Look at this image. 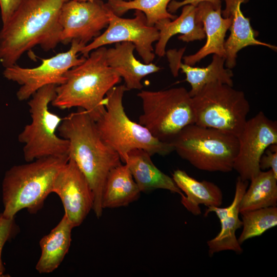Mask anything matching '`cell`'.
Listing matches in <instances>:
<instances>
[{
	"label": "cell",
	"mask_w": 277,
	"mask_h": 277,
	"mask_svg": "<svg viewBox=\"0 0 277 277\" xmlns=\"http://www.w3.org/2000/svg\"><path fill=\"white\" fill-rule=\"evenodd\" d=\"M137 96L143 109L138 123L162 142L169 143L184 127L194 124L192 97L184 87L142 90Z\"/></svg>",
	"instance_id": "obj_8"
},
{
	"label": "cell",
	"mask_w": 277,
	"mask_h": 277,
	"mask_svg": "<svg viewBox=\"0 0 277 277\" xmlns=\"http://www.w3.org/2000/svg\"><path fill=\"white\" fill-rule=\"evenodd\" d=\"M67 0H24L0 31V63L16 64L26 51L39 46L48 51L61 42L59 18Z\"/></svg>",
	"instance_id": "obj_1"
},
{
	"label": "cell",
	"mask_w": 277,
	"mask_h": 277,
	"mask_svg": "<svg viewBox=\"0 0 277 277\" xmlns=\"http://www.w3.org/2000/svg\"><path fill=\"white\" fill-rule=\"evenodd\" d=\"M259 166L261 171L271 170L277 177V144L267 148L260 158Z\"/></svg>",
	"instance_id": "obj_29"
},
{
	"label": "cell",
	"mask_w": 277,
	"mask_h": 277,
	"mask_svg": "<svg viewBox=\"0 0 277 277\" xmlns=\"http://www.w3.org/2000/svg\"><path fill=\"white\" fill-rule=\"evenodd\" d=\"M154 26L159 32V38L155 48V53L159 56L166 54V47L170 38L181 34L179 39L185 42L202 40L205 37L203 24L197 18L196 6L186 5L182 7L180 15L171 21L165 19L158 22Z\"/></svg>",
	"instance_id": "obj_21"
},
{
	"label": "cell",
	"mask_w": 277,
	"mask_h": 277,
	"mask_svg": "<svg viewBox=\"0 0 277 277\" xmlns=\"http://www.w3.org/2000/svg\"><path fill=\"white\" fill-rule=\"evenodd\" d=\"M172 179L184 193L181 202L184 207L194 215L201 214L200 205L221 207L223 195L220 188L214 183L206 180L199 181L181 169L175 170Z\"/></svg>",
	"instance_id": "obj_22"
},
{
	"label": "cell",
	"mask_w": 277,
	"mask_h": 277,
	"mask_svg": "<svg viewBox=\"0 0 277 277\" xmlns=\"http://www.w3.org/2000/svg\"><path fill=\"white\" fill-rule=\"evenodd\" d=\"M57 128L61 137L69 142V159L86 178L93 195L92 210L97 217L103 213L102 195L109 172L121 164L118 154L102 138L95 121L84 110L77 108Z\"/></svg>",
	"instance_id": "obj_2"
},
{
	"label": "cell",
	"mask_w": 277,
	"mask_h": 277,
	"mask_svg": "<svg viewBox=\"0 0 277 277\" xmlns=\"http://www.w3.org/2000/svg\"><path fill=\"white\" fill-rule=\"evenodd\" d=\"M109 10L106 3L101 0H67L60 14L61 42L66 44L77 40L87 45L108 25Z\"/></svg>",
	"instance_id": "obj_13"
},
{
	"label": "cell",
	"mask_w": 277,
	"mask_h": 277,
	"mask_svg": "<svg viewBox=\"0 0 277 277\" xmlns=\"http://www.w3.org/2000/svg\"><path fill=\"white\" fill-rule=\"evenodd\" d=\"M135 45L128 42L116 43L114 47L107 49L106 61L125 82L129 90H141L142 80L147 75L158 72L161 68L150 63L145 64L137 60L133 54Z\"/></svg>",
	"instance_id": "obj_19"
},
{
	"label": "cell",
	"mask_w": 277,
	"mask_h": 277,
	"mask_svg": "<svg viewBox=\"0 0 277 277\" xmlns=\"http://www.w3.org/2000/svg\"><path fill=\"white\" fill-rule=\"evenodd\" d=\"M109 18L106 30L82 49L83 56L86 58L92 51L106 45L128 42L135 45L144 63H152L155 57L152 44L158 41L159 32L155 26L147 25L144 13L135 10L134 17L125 18L109 9Z\"/></svg>",
	"instance_id": "obj_11"
},
{
	"label": "cell",
	"mask_w": 277,
	"mask_h": 277,
	"mask_svg": "<svg viewBox=\"0 0 277 277\" xmlns=\"http://www.w3.org/2000/svg\"><path fill=\"white\" fill-rule=\"evenodd\" d=\"M185 48L180 50H170L166 52L172 74L178 75L181 70L186 75L185 81L190 84L189 94L191 97L196 95L206 85L220 82L233 86V74L231 69L225 68V58L213 54L211 63L206 67H195L181 62Z\"/></svg>",
	"instance_id": "obj_17"
},
{
	"label": "cell",
	"mask_w": 277,
	"mask_h": 277,
	"mask_svg": "<svg viewBox=\"0 0 277 277\" xmlns=\"http://www.w3.org/2000/svg\"><path fill=\"white\" fill-rule=\"evenodd\" d=\"M141 193L128 166L121 163L108 175L102 195L103 208L128 206L137 200Z\"/></svg>",
	"instance_id": "obj_24"
},
{
	"label": "cell",
	"mask_w": 277,
	"mask_h": 277,
	"mask_svg": "<svg viewBox=\"0 0 277 277\" xmlns=\"http://www.w3.org/2000/svg\"><path fill=\"white\" fill-rule=\"evenodd\" d=\"M69 157L48 156L15 165L5 173L2 183L3 215L8 219L23 209L35 213L52 193L54 180Z\"/></svg>",
	"instance_id": "obj_4"
},
{
	"label": "cell",
	"mask_w": 277,
	"mask_h": 277,
	"mask_svg": "<svg viewBox=\"0 0 277 277\" xmlns=\"http://www.w3.org/2000/svg\"><path fill=\"white\" fill-rule=\"evenodd\" d=\"M240 205V213L277 206V177L270 169L261 171L250 180Z\"/></svg>",
	"instance_id": "obj_25"
},
{
	"label": "cell",
	"mask_w": 277,
	"mask_h": 277,
	"mask_svg": "<svg viewBox=\"0 0 277 277\" xmlns=\"http://www.w3.org/2000/svg\"><path fill=\"white\" fill-rule=\"evenodd\" d=\"M127 90L124 84L121 85L115 86L106 94L105 110L95 121L102 138L118 154L123 163L127 153L135 149L144 150L151 156L170 154L174 151L170 143L158 140L146 127L128 116L123 103Z\"/></svg>",
	"instance_id": "obj_5"
},
{
	"label": "cell",
	"mask_w": 277,
	"mask_h": 277,
	"mask_svg": "<svg viewBox=\"0 0 277 277\" xmlns=\"http://www.w3.org/2000/svg\"><path fill=\"white\" fill-rule=\"evenodd\" d=\"M242 231L238 239L240 245L245 241L261 235L277 225V207H269L241 213Z\"/></svg>",
	"instance_id": "obj_27"
},
{
	"label": "cell",
	"mask_w": 277,
	"mask_h": 277,
	"mask_svg": "<svg viewBox=\"0 0 277 277\" xmlns=\"http://www.w3.org/2000/svg\"><path fill=\"white\" fill-rule=\"evenodd\" d=\"M221 7L215 8L208 2H202L196 6V15L203 24L206 42L196 53L183 57L185 64L193 66L211 54L225 58V38L231 20L222 16Z\"/></svg>",
	"instance_id": "obj_18"
},
{
	"label": "cell",
	"mask_w": 277,
	"mask_h": 277,
	"mask_svg": "<svg viewBox=\"0 0 277 277\" xmlns=\"http://www.w3.org/2000/svg\"><path fill=\"white\" fill-rule=\"evenodd\" d=\"M56 87L50 84L41 88L28 103L32 121L18 136L19 142L24 145L27 162L48 156L69 157V142L56 133L62 118L49 108L55 96Z\"/></svg>",
	"instance_id": "obj_7"
},
{
	"label": "cell",
	"mask_w": 277,
	"mask_h": 277,
	"mask_svg": "<svg viewBox=\"0 0 277 277\" xmlns=\"http://www.w3.org/2000/svg\"><path fill=\"white\" fill-rule=\"evenodd\" d=\"M14 218L8 219L0 213V277L4 275L5 268L2 260V253L4 245L12 238L15 231V224Z\"/></svg>",
	"instance_id": "obj_28"
},
{
	"label": "cell",
	"mask_w": 277,
	"mask_h": 277,
	"mask_svg": "<svg viewBox=\"0 0 277 277\" xmlns=\"http://www.w3.org/2000/svg\"><path fill=\"white\" fill-rule=\"evenodd\" d=\"M79 1H96V0H77ZM128 1V0H127Z\"/></svg>",
	"instance_id": "obj_32"
},
{
	"label": "cell",
	"mask_w": 277,
	"mask_h": 277,
	"mask_svg": "<svg viewBox=\"0 0 277 277\" xmlns=\"http://www.w3.org/2000/svg\"><path fill=\"white\" fill-rule=\"evenodd\" d=\"M237 137L239 149L233 170L242 180L249 181L261 171L259 162L265 151L277 144V123L260 111L247 120Z\"/></svg>",
	"instance_id": "obj_12"
},
{
	"label": "cell",
	"mask_w": 277,
	"mask_h": 277,
	"mask_svg": "<svg viewBox=\"0 0 277 277\" xmlns=\"http://www.w3.org/2000/svg\"><path fill=\"white\" fill-rule=\"evenodd\" d=\"M24 0H0L2 24H5L21 5Z\"/></svg>",
	"instance_id": "obj_30"
},
{
	"label": "cell",
	"mask_w": 277,
	"mask_h": 277,
	"mask_svg": "<svg viewBox=\"0 0 277 277\" xmlns=\"http://www.w3.org/2000/svg\"><path fill=\"white\" fill-rule=\"evenodd\" d=\"M151 157L145 150L135 149L127 153L123 163L128 166L141 192L161 189L184 195L172 177L161 171Z\"/></svg>",
	"instance_id": "obj_20"
},
{
	"label": "cell",
	"mask_w": 277,
	"mask_h": 277,
	"mask_svg": "<svg viewBox=\"0 0 277 277\" xmlns=\"http://www.w3.org/2000/svg\"><path fill=\"white\" fill-rule=\"evenodd\" d=\"M52 192L60 197L64 214L73 227L80 226L93 209V195L90 185L71 159L69 158L57 174Z\"/></svg>",
	"instance_id": "obj_14"
},
{
	"label": "cell",
	"mask_w": 277,
	"mask_h": 277,
	"mask_svg": "<svg viewBox=\"0 0 277 277\" xmlns=\"http://www.w3.org/2000/svg\"><path fill=\"white\" fill-rule=\"evenodd\" d=\"M192 97L194 124L238 136L247 121L250 106L244 92L213 82Z\"/></svg>",
	"instance_id": "obj_9"
},
{
	"label": "cell",
	"mask_w": 277,
	"mask_h": 277,
	"mask_svg": "<svg viewBox=\"0 0 277 277\" xmlns=\"http://www.w3.org/2000/svg\"><path fill=\"white\" fill-rule=\"evenodd\" d=\"M70 49L48 58L42 59L40 65L24 68L15 64L5 68L3 74L7 80L21 85L16 92L19 101L29 98L41 88L50 84L56 86L65 81V74L71 68L82 64L86 57H78V53L86 45L77 40L71 42Z\"/></svg>",
	"instance_id": "obj_10"
},
{
	"label": "cell",
	"mask_w": 277,
	"mask_h": 277,
	"mask_svg": "<svg viewBox=\"0 0 277 277\" xmlns=\"http://www.w3.org/2000/svg\"><path fill=\"white\" fill-rule=\"evenodd\" d=\"M106 50L102 46L92 51L82 64L66 72L65 82L56 87L53 106L83 109L94 121L100 117L105 109L106 94L121 80L108 65Z\"/></svg>",
	"instance_id": "obj_3"
},
{
	"label": "cell",
	"mask_w": 277,
	"mask_h": 277,
	"mask_svg": "<svg viewBox=\"0 0 277 277\" xmlns=\"http://www.w3.org/2000/svg\"><path fill=\"white\" fill-rule=\"evenodd\" d=\"M202 2L210 3L215 8L222 7L221 0H183L182 1L172 0L168 4L167 10L170 13H173L185 5H192L196 6Z\"/></svg>",
	"instance_id": "obj_31"
},
{
	"label": "cell",
	"mask_w": 277,
	"mask_h": 277,
	"mask_svg": "<svg viewBox=\"0 0 277 277\" xmlns=\"http://www.w3.org/2000/svg\"><path fill=\"white\" fill-rule=\"evenodd\" d=\"M172 0H108V8L115 15L121 16L130 10H140L146 16L149 26H154L158 22L174 19L177 16L168 12L167 7Z\"/></svg>",
	"instance_id": "obj_26"
},
{
	"label": "cell",
	"mask_w": 277,
	"mask_h": 277,
	"mask_svg": "<svg viewBox=\"0 0 277 277\" xmlns=\"http://www.w3.org/2000/svg\"><path fill=\"white\" fill-rule=\"evenodd\" d=\"M169 143L181 158L208 172L232 171L239 149L236 136L195 124L184 127Z\"/></svg>",
	"instance_id": "obj_6"
},
{
	"label": "cell",
	"mask_w": 277,
	"mask_h": 277,
	"mask_svg": "<svg viewBox=\"0 0 277 277\" xmlns=\"http://www.w3.org/2000/svg\"><path fill=\"white\" fill-rule=\"evenodd\" d=\"M73 228L64 214L58 224L41 239V254L35 266L39 273H51L60 265L69 249Z\"/></svg>",
	"instance_id": "obj_23"
},
{
	"label": "cell",
	"mask_w": 277,
	"mask_h": 277,
	"mask_svg": "<svg viewBox=\"0 0 277 277\" xmlns=\"http://www.w3.org/2000/svg\"><path fill=\"white\" fill-rule=\"evenodd\" d=\"M225 8L222 10V15L224 18H229L231 24L229 28L230 34L225 40V66L231 69L236 65L238 53L242 49L249 46H263L274 51L276 47L270 44L258 40L256 37L258 32L255 31L250 24V18L244 16L241 6L249 0H223Z\"/></svg>",
	"instance_id": "obj_16"
},
{
	"label": "cell",
	"mask_w": 277,
	"mask_h": 277,
	"mask_svg": "<svg viewBox=\"0 0 277 277\" xmlns=\"http://www.w3.org/2000/svg\"><path fill=\"white\" fill-rule=\"evenodd\" d=\"M248 186V181H244L238 176L232 203L228 207H208L204 216L209 212H214L220 220L221 230L217 235L207 241L208 254L225 250H231L238 254L243 252L235 235L237 229L242 227V221L239 219L240 205L242 198Z\"/></svg>",
	"instance_id": "obj_15"
}]
</instances>
